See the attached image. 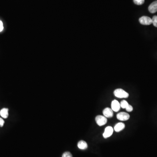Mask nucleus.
<instances>
[{
    "label": "nucleus",
    "instance_id": "9b49d317",
    "mask_svg": "<svg viewBox=\"0 0 157 157\" xmlns=\"http://www.w3.org/2000/svg\"><path fill=\"white\" fill-rule=\"evenodd\" d=\"M77 146L79 148L82 150H85L88 147L87 143L84 140H80L79 141L78 143Z\"/></svg>",
    "mask_w": 157,
    "mask_h": 157
},
{
    "label": "nucleus",
    "instance_id": "20e7f679",
    "mask_svg": "<svg viewBox=\"0 0 157 157\" xmlns=\"http://www.w3.org/2000/svg\"><path fill=\"white\" fill-rule=\"evenodd\" d=\"M130 115L128 113L125 112H120L116 115L117 119L121 121H125L130 118Z\"/></svg>",
    "mask_w": 157,
    "mask_h": 157
},
{
    "label": "nucleus",
    "instance_id": "0eeeda50",
    "mask_svg": "<svg viewBox=\"0 0 157 157\" xmlns=\"http://www.w3.org/2000/svg\"><path fill=\"white\" fill-rule=\"evenodd\" d=\"M120 104L116 100H114L111 103V108L113 111L114 112H118L120 110Z\"/></svg>",
    "mask_w": 157,
    "mask_h": 157
},
{
    "label": "nucleus",
    "instance_id": "f3484780",
    "mask_svg": "<svg viewBox=\"0 0 157 157\" xmlns=\"http://www.w3.org/2000/svg\"><path fill=\"white\" fill-rule=\"evenodd\" d=\"M4 124H5V121L4 120L1 118H0V126L1 127H3Z\"/></svg>",
    "mask_w": 157,
    "mask_h": 157
},
{
    "label": "nucleus",
    "instance_id": "6e6552de",
    "mask_svg": "<svg viewBox=\"0 0 157 157\" xmlns=\"http://www.w3.org/2000/svg\"><path fill=\"white\" fill-rule=\"evenodd\" d=\"M103 114L104 116H105L106 118H111L113 116V111L112 109L110 108H105L103 110Z\"/></svg>",
    "mask_w": 157,
    "mask_h": 157
},
{
    "label": "nucleus",
    "instance_id": "39448f33",
    "mask_svg": "<svg viewBox=\"0 0 157 157\" xmlns=\"http://www.w3.org/2000/svg\"><path fill=\"white\" fill-rule=\"evenodd\" d=\"M120 105V107H122L123 109H126L128 112H131L133 111V107L130 105L129 104L127 101L124 100L121 101Z\"/></svg>",
    "mask_w": 157,
    "mask_h": 157
},
{
    "label": "nucleus",
    "instance_id": "1a4fd4ad",
    "mask_svg": "<svg viewBox=\"0 0 157 157\" xmlns=\"http://www.w3.org/2000/svg\"><path fill=\"white\" fill-rule=\"evenodd\" d=\"M148 10L151 13H154L157 11V1L152 2L148 7Z\"/></svg>",
    "mask_w": 157,
    "mask_h": 157
},
{
    "label": "nucleus",
    "instance_id": "2eb2a0df",
    "mask_svg": "<svg viewBox=\"0 0 157 157\" xmlns=\"http://www.w3.org/2000/svg\"><path fill=\"white\" fill-rule=\"evenodd\" d=\"M62 157H73V156L69 152H66L63 154Z\"/></svg>",
    "mask_w": 157,
    "mask_h": 157
},
{
    "label": "nucleus",
    "instance_id": "f03ea898",
    "mask_svg": "<svg viewBox=\"0 0 157 157\" xmlns=\"http://www.w3.org/2000/svg\"><path fill=\"white\" fill-rule=\"evenodd\" d=\"M95 120L96 124L99 126H102L106 124L107 122V119L104 116L98 115L96 117Z\"/></svg>",
    "mask_w": 157,
    "mask_h": 157
},
{
    "label": "nucleus",
    "instance_id": "423d86ee",
    "mask_svg": "<svg viewBox=\"0 0 157 157\" xmlns=\"http://www.w3.org/2000/svg\"><path fill=\"white\" fill-rule=\"evenodd\" d=\"M114 131V129L110 126L107 127L105 129L104 132L103 134V137L105 138H107L110 137L112 135Z\"/></svg>",
    "mask_w": 157,
    "mask_h": 157
},
{
    "label": "nucleus",
    "instance_id": "f8f14e48",
    "mask_svg": "<svg viewBox=\"0 0 157 157\" xmlns=\"http://www.w3.org/2000/svg\"><path fill=\"white\" fill-rule=\"evenodd\" d=\"M0 115L4 118H7L9 116V109L3 108L0 111Z\"/></svg>",
    "mask_w": 157,
    "mask_h": 157
},
{
    "label": "nucleus",
    "instance_id": "9d476101",
    "mask_svg": "<svg viewBox=\"0 0 157 157\" xmlns=\"http://www.w3.org/2000/svg\"><path fill=\"white\" fill-rule=\"evenodd\" d=\"M125 128V124L123 123H117L115 125L114 129L116 132H118L123 130Z\"/></svg>",
    "mask_w": 157,
    "mask_h": 157
},
{
    "label": "nucleus",
    "instance_id": "4468645a",
    "mask_svg": "<svg viewBox=\"0 0 157 157\" xmlns=\"http://www.w3.org/2000/svg\"><path fill=\"white\" fill-rule=\"evenodd\" d=\"M134 4L138 5H140L144 3V0H133Z\"/></svg>",
    "mask_w": 157,
    "mask_h": 157
},
{
    "label": "nucleus",
    "instance_id": "f257e3e1",
    "mask_svg": "<svg viewBox=\"0 0 157 157\" xmlns=\"http://www.w3.org/2000/svg\"><path fill=\"white\" fill-rule=\"evenodd\" d=\"M115 96L119 98H126L129 96V94L121 89H117L114 91Z\"/></svg>",
    "mask_w": 157,
    "mask_h": 157
},
{
    "label": "nucleus",
    "instance_id": "ddd939ff",
    "mask_svg": "<svg viewBox=\"0 0 157 157\" xmlns=\"http://www.w3.org/2000/svg\"><path fill=\"white\" fill-rule=\"evenodd\" d=\"M152 24L154 26L157 28V16L155 15L153 16L152 19Z\"/></svg>",
    "mask_w": 157,
    "mask_h": 157
},
{
    "label": "nucleus",
    "instance_id": "dca6fc26",
    "mask_svg": "<svg viewBox=\"0 0 157 157\" xmlns=\"http://www.w3.org/2000/svg\"><path fill=\"white\" fill-rule=\"evenodd\" d=\"M4 29V26H3V22L1 21L0 20V32H1Z\"/></svg>",
    "mask_w": 157,
    "mask_h": 157
},
{
    "label": "nucleus",
    "instance_id": "7ed1b4c3",
    "mask_svg": "<svg viewBox=\"0 0 157 157\" xmlns=\"http://www.w3.org/2000/svg\"><path fill=\"white\" fill-rule=\"evenodd\" d=\"M140 23L143 25H150L152 24V19L148 16H142L140 17L139 19Z\"/></svg>",
    "mask_w": 157,
    "mask_h": 157
}]
</instances>
